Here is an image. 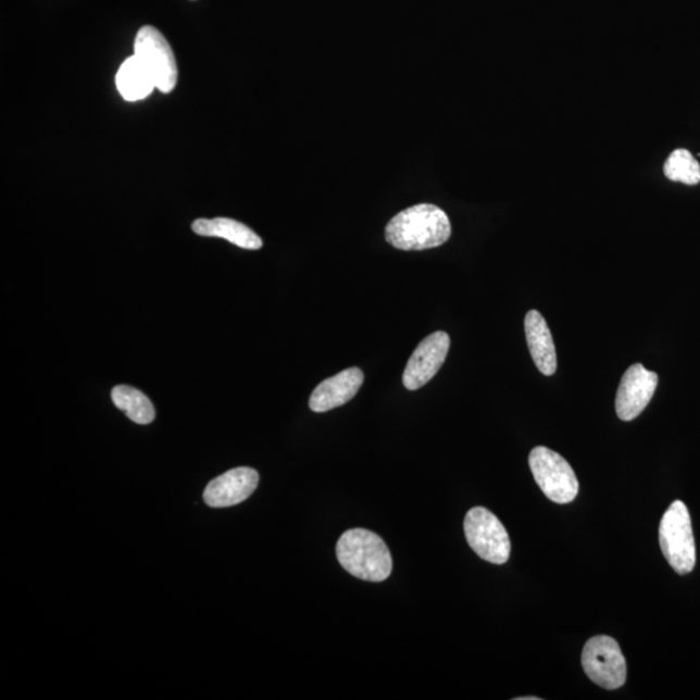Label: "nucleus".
<instances>
[{"instance_id": "0eeeda50", "label": "nucleus", "mask_w": 700, "mask_h": 700, "mask_svg": "<svg viewBox=\"0 0 700 700\" xmlns=\"http://www.w3.org/2000/svg\"><path fill=\"white\" fill-rule=\"evenodd\" d=\"M134 55L150 73L157 89L164 93L174 90L178 80L177 62L171 45L157 28L147 25L138 32L134 43Z\"/></svg>"}, {"instance_id": "dca6fc26", "label": "nucleus", "mask_w": 700, "mask_h": 700, "mask_svg": "<svg viewBox=\"0 0 700 700\" xmlns=\"http://www.w3.org/2000/svg\"><path fill=\"white\" fill-rule=\"evenodd\" d=\"M664 174L666 178L673 182L695 186L700 182V165L688 150L679 148L666 159Z\"/></svg>"}, {"instance_id": "9d476101", "label": "nucleus", "mask_w": 700, "mask_h": 700, "mask_svg": "<svg viewBox=\"0 0 700 700\" xmlns=\"http://www.w3.org/2000/svg\"><path fill=\"white\" fill-rule=\"evenodd\" d=\"M258 471L238 467L215 477L204 491V501L214 509L230 508L245 502L259 486Z\"/></svg>"}, {"instance_id": "f03ea898", "label": "nucleus", "mask_w": 700, "mask_h": 700, "mask_svg": "<svg viewBox=\"0 0 700 700\" xmlns=\"http://www.w3.org/2000/svg\"><path fill=\"white\" fill-rule=\"evenodd\" d=\"M341 567L361 580L380 583L392 574V557L382 538L363 528L349 529L336 545Z\"/></svg>"}, {"instance_id": "39448f33", "label": "nucleus", "mask_w": 700, "mask_h": 700, "mask_svg": "<svg viewBox=\"0 0 700 700\" xmlns=\"http://www.w3.org/2000/svg\"><path fill=\"white\" fill-rule=\"evenodd\" d=\"M464 535L482 560L493 564L509 561L511 543L508 530L498 517L486 508L471 509L464 517Z\"/></svg>"}, {"instance_id": "20e7f679", "label": "nucleus", "mask_w": 700, "mask_h": 700, "mask_svg": "<svg viewBox=\"0 0 700 700\" xmlns=\"http://www.w3.org/2000/svg\"><path fill=\"white\" fill-rule=\"evenodd\" d=\"M529 467L537 486L550 501L565 504L575 500L578 480L574 468L561 454L537 447L529 454Z\"/></svg>"}, {"instance_id": "423d86ee", "label": "nucleus", "mask_w": 700, "mask_h": 700, "mask_svg": "<svg viewBox=\"0 0 700 700\" xmlns=\"http://www.w3.org/2000/svg\"><path fill=\"white\" fill-rule=\"evenodd\" d=\"M582 662L591 682L605 690H616L627 682V662L614 638H590L584 646Z\"/></svg>"}, {"instance_id": "f8f14e48", "label": "nucleus", "mask_w": 700, "mask_h": 700, "mask_svg": "<svg viewBox=\"0 0 700 700\" xmlns=\"http://www.w3.org/2000/svg\"><path fill=\"white\" fill-rule=\"evenodd\" d=\"M525 336L532 359L538 372L550 376L557 372V352L553 336L541 313L530 311L525 315Z\"/></svg>"}, {"instance_id": "2eb2a0df", "label": "nucleus", "mask_w": 700, "mask_h": 700, "mask_svg": "<svg viewBox=\"0 0 700 700\" xmlns=\"http://www.w3.org/2000/svg\"><path fill=\"white\" fill-rule=\"evenodd\" d=\"M112 401L134 423L150 424L157 416L151 400L143 392L130 386L114 387Z\"/></svg>"}, {"instance_id": "9b49d317", "label": "nucleus", "mask_w": 700, "mask_h": 700, "mask_svg": "<svg viewBox=\"0 0 700 700\" xmlns=\"http://www.w3.org/2000/svg\"><path fill=\"white\" fill-rule=\"evenodd\" d=\"M363 379H365V375H363L362 370L352 367L333 376V378L323 380L313 390L311 400H309V408L314 413H326L329 410L346 405L359 393Z\"/></svg>"}, {"instance_id": "7ed1b4c3", "label": "nucleus", "mask_w": 700, "mask_h": 700, "mask_svg": "<svg viewBox=\"0 0 700 700\" xmlns=\"http://www.w3.org/2000/svg\"><path fill=\"white\" fill-rule=\"evenodd\" d=\"M659 542L665 560L678 575H688L696 567L695 534L688 508L682 501L673 502L662 517Z\"/></svg>"}, {"instance_id": "1a4fd4ad", "label": "nucleus", "mask_w": 700, "mask_h": 700, "mask_svg": "<svg viewBox=\"0 0 700 700\" xmlns=\"http://www.w3.org/2000/svg\"><path fill=\"white\" fill-rule=\"evenodd\" d=\"M658 374L646 370L641 363L625 372L616 395V414L624 422L636 420L649 405L658 387Z\"/></svg>"}, {"instance_id": "f3484780", "label": "nucleus", "mask_w": 700, "mask_h": 700, "mask_svg": "<svg viewBox=\"0 0 700 700\" xmlns=\"http://www.w3.org/2000/svg\"><path fill=\"white\" fill-rule=\"evenodd\" d=\"M517 700H540V698L537 697H525V698H517Z\"/></svg>"}, {"instance_id": "6e6552de", "label": "nucleus", "mask_w": 700, "mask_h": 700, "mask_svg": "<svg viewBox=\"0 0 700 700\" xmlns=\"http://www.w3.org/2000/svg\"><path fill=\"white\" fill-rule=\"evenodd\" d=\"M449 348L450 338L443 332H437L422 340L410 357L405 372H403V386L409 390L426 386L446 362Z\"/></svg>"}, {"instance_id": "ddd939ff", "label": "nucleus", "mask_w": 700, "mask_h": 700, "mask_svg": "<svg viewBox=\"0 0 700 700\" xmlns=\"http://www.w3.org/2000/svg\"><path fill=\"white\" fill-rule=\"evenodd\" d=\"M192 230L201 237L225 239L249 251H258L262 247V239L258 234L241 222L230 218L197 220L192 224Z\"/></svg>"}, {"instance_id": "4468645a", "label": "nucleus", "mask_w": 700, "mask_h": 700, "mask_svg": "<svg viewBox=\"0 0 700 700\" xmlns=\"http://www.w3.org/2000/svg\"><path fill=\"white\" fill-rule=\"evenodd\" d=\"M117 89L127 102H137L150 96L157 89L150 73L140 60L134 55L126 59L116 77Z\"/></svg>"}, {"instance_id": "f257e3e1", "label": "nucleus", "mask_w": 700, "mask_h": 700, "mask_svg": "<svg viewBox=\"0 0 700 700\" xmlns=\"http://www.w3.org/2000/svg\"><path fill=\"white\" fill-rule=\"evenodd\" d=\"M452 235L446 212L434 204H418L395 215L386 227L388 243L401 251L440 247Z\"/></svg>"}]
</instances>
